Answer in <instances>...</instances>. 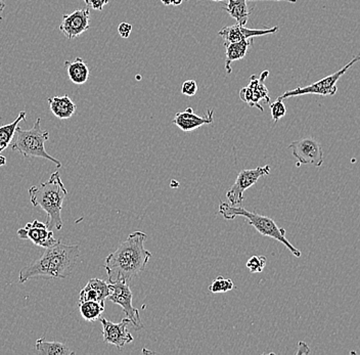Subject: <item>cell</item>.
Masks as SVG:
<instances>
[{
  "mask_svg": "<svg viewBox=\"0 0 360 355\" xmlns=\"http://www.w3.org/2000/svg\"><path fill=\"white\" fill-rule=\"evenodd\" d=\"M80 256L79 246L66 245L58 239L54 245L45 248L41 257L19 271V282L24 284L36 276L68 278L75 271Z\"/></svg>",
  "mask_w": 360,
  "mask_h": 355,
  "instance_id": "1",
  "label": "cell"
},
{
  "mask_svg": "<svg viewBox=\"0 0 360 355\" xmlns=\"http://www.w3.org/2000/svg\"><path fill=\"white\" fill-rule=\"evenodd\" d=\"M147 234L132 232L116 251L106 258L105 269L108 282L123 280L129 283L134 276L145 271L152 253L145 248Z\"/></svg>",
  "mask_w": 360,
  "mask_h": 355,
  "instance_id": "2",
  "label": "cell"
},
{
  "mask_svg": "<svg viewBox=\"0 0 360 355\" xmlns=\"http://www.w3.org/2000/svg\"><path fill=\"white\" fill-rule=\"evenodd\" d=\"M28 193L32 205L34 207H41L47 212L45 223L49 230H62L63 219L60 212L68 191L63 184L58 171L54 172L47 182L30 187Z\"/></svg>",
  "mask_w": 360,
  "mask_h": 355,
  "instance_id": "3",
  "label": "cell"
},
{
  "mask_svg": "<svg viewBox=\"0 0 360 355\" xmlns=\"http://www.w3.org/2000/svg\"><path fill=\"white\" fill-rule=\"evenodd\" d=\"M219 213L227 220H234L238 216L244 217L247 219L248 223L254 226L262 236L272 237L275 241L281 242L290 250L291 253L297 258H300L301 255H302L301 251L295 248L286 237L285 228H279L275 220L270 219V217L263 216V215H259L255 212H250L240 205L233 206V205L224 203V202L219 205Z\"/></svg>",
  "mask_w": 360,
  "mask_h": 355,
  "instance_id": "4",
  "label": "cell"
},
{
  "mask_svg": "<svg viewBox=\"0 0 360 355\" xmlns=\"http://www.w3.org/2000/svg\"><path fill=\"white\" fill-rule=\"evenodd\" d=\"M16 141L13 143L12 150L18 152L24 158H42L51 161L58 168L62 167V163L54 158L45 150V143L49 137V132L41 129V119L37 118L33 127L29 130L17 127Z\"/></svg>",
  "mask_w": 360,
  "mask_h": 355,
  "instance_id": "5",
  "label": "cell"
},
{
  "mask_svg": "<svg viewBox=\"0 0 360 355\" xmlns=\"http://www.w3.org/2000/svg\"><path fill=\"white\" fill-rule=\"evenodd\" d=\"M360 61V56H354L346 66L343 67L339 71L336 73L332 74V75L327 76V77L322 78L320 81L316 82L308 85L305 87H297V88L293 89V90L286 91L284 95H281L279 99L287 100L288 97H300V95H335L337 93L338 87L337 82L339 81L340 78L348 71L353 65L357 64Z\"/></svg>",
  "mask_w": 360,
  "mask_h": 355,
  "instance_id": "6",
  "label": "cell"
},
{
  "mask_svg": "<svg viewBox=\"0 0 360 355\" xmlns=\"http://www.w3.org/2000/svg\"><path fill=\"white\" fill-rule=\"evenodd\" d=\"M108 287H110V294H108V299L113 303L122 307L123 311L131 322V324H133L136 329L144 328V324L140 319V310L132 304L133 296H132L128 282L123 280L108 282Z\"/></svg>",
  "mask_w": 360,
  "mask_h": 355,
  "instance_id": "7",
  "label": "cell"
},
{
  "mask_svg": "<svg viewBox=\"0 0 360 355\" xmlns=\"http://www.w3.org/2000/svg\"><path fill=\"white\" fill-rule=\"evenodd\" d=\"M270 166L266 165L264 167H256L253 169H246L240 171L238 174L236 182L231 186V189L227 191V198L229 203L233 206L242 205L244 201V193L247 189H250L256 182L259 180L260 178L264 175H270Z\"/></svg>",
  "mask_w": 360,
  "mask_h": 355,
  "instance_id": "8",
  "label": "cell"
},
{
  "mask_svg": "<svg viewBox=\"0 0 360 355\" xmlns=\"http://www.w3.org/2000/svg\"><path fill=\"white\" fill-rule=\"evenodd\" d=\"M288 149L292 150L293 156L298 161V167L307 164L320 167L324 164V151L322 145L312 137L293 141L288 145Z\"/></svg>",
  "mask_w": 360,
  "mask_h": 355,
  "instance_id": "9",
  "label": "cell"
},
{
  "mask_svg": "<svg viewBox=\"0 0 360 355\" xmlns=\"http://www.w3.org/2000/svg\"><path fill=\"white\" fill-rule=\"evenodd\" d=\"M268 75H270V71L262 72L259 78L256 77L255 75L251 76L250 84L240 91V97L243 102L252 108L259 109L261 112L264 110L260 102L263 101L265 104H270V95L265 86V79Z\"/></svg>",
  "mask_w": 360,
  "mask_h": 355,
  "instance_id": "10",
  "label": "cell"
},
{
  "mask_svg": "<svg viewBox=\"0 0 360 355\" xmlns=\"http://www.w3.org/2000/svg\"><path fill=\"white\" fill-rule=\"evenodd\" d=\"M99 320L103 326V337L106 343L122 349L125 345L133 342V336L127 331L128 324H131L128 317L123 319L120 322H113L107 319Z\"/></svg>",
  "mask_w": 360,
  "mask_h": 355,
  "instance_id": "11",
  "label": "cell"
},
{
  "mask_svg": "<svg viewBox=\"0 0 360 355\" xmlns=\"http://www.w3.org/2000/svg\"><path fill=\"white\" fill-rule=\"evenodd\" d=\"M90 10L88 8L75 10L70 15H64L60 26V32L68 39L77 38L90 29Z\"/></svg>",
  "mask_w": 360,
  "mask_h": 355,
  "instance_id": "12",
  "label": "cell"
},
{
  "mask_svg": "<svg viewBox=\"0 0 360 355\" xmlns=\"http://www.w3.org/2000/svg\"><path fill=\"white\" fill-rule=\"evenodd\" d=\"M17 235L21 239H30L36 246L49 248L58 242L54 239L53 230H49L47 223L34 220L26 224L25 228H19Z\"/></svg>",
  "mask_w": 360,
  "mask_h": 355,
  "instance_id": "13",
  "label": "cell"
},
{
  "mask_svg": "<svg viewBox=\"0 0 360 355\" xmlns=\"http://www.w3.org/2000/svg\"><path fill=\"white\" fill-rule=\"evenodd\" d=\"M279 31V27L275 26L268 29H248L246 26L236 24L233 26H227L219 31V36L224 39V45L227 43L240 42L245 39H251L254 37L264 36V35L275 34Z\"/></svg>",
  "mask_w": 360,
  "mask_h": 355,
  "instance_id": "14",
  "label": "cell"
},
{
  "mask_svg": "<svg viewBox=\"0 0 360 355\" xmlns=\"http://www.w3.org/2000/svg\"><path fill=\"white\" fill-rule=\"evenodd\" d=\"M214 111L209 109L204 116L195 114L192 108H188L183 112L177 113L173 119V124L184 132H193L198 129L203 125H209L213 123Z\"/></svg>",
  "mask_w": 360,
  "mask_h": 355,
  "instance_id": "15",
  "label": "cell"
},
{
  "mask_svg": "<svg viewBox=\"0 0 360 355\" xmlns=\"http://www.w3.org/2000/svg\"><path fill=\"white\" fill-rule=\"evenodd\" d=\"M110 294L108 283L99 278H91L85 287L80 292V301H97L105 305Z\"/></svg>",
  "mask_w": 360,
  "mask_h": 355,
  "instance_id": "16",
  "label": "cell"
},
{
  "mask_svg": "<svg viewBox=\"0 0 360 355\" xmlns=\"http://www.w3.org/2000/svg\"><path fill=\"white\" fill-rule=\"evenodd\" d=\"M49 104L54 116L60 120L70 119L75 114L77 109L75 102L68 95L51 97L49 99Z\"/></svg>",
  "mask_w": 360,
  "mask_h": 355,
  "instance_id": "17",
  "label": "cell"
},
{
  "mask_svg": "<svg viewBox=\"0 0 360 355\" xmlns=\"http://www.w3.org/2000/svg\"><path fill=\"white\" fill-rule=\"evenodd\" d=\"M253 45V39H245L240 42L227 43L224 45L227 49V58H225V70L227 74H231V64L234 61L242 60L246 56L249 47Z\"/></svg>",
  "mask_w": 360,
  "mask_h": 355,
  "instance_id": "18",
  "label": "cell"
},
{
  "mask_svg": "<svg viewBox=\"0 0 360 355\" xmlns=\"http://www.w3.org/2000/svg\"><path fill=\"white\" fill-rule=\"evenodd\" d=\"M65 67H66L69 79L74 84L83 85L88 82V78H90V70L81 58H76L73 62L66 61L65 62Z\"/></svg>",
  "mask_w": 360,
  "mask_h": 355,
  "instance_id": "19",
  "label": "cell"
},
{
  "mask_svg": "<svg viewBox=\"0 0 360 355\" xmlns=\"http://www.w3.org/2000/svg\"><path fill=\"white\" fill-rule=\"evenodd\" d=\"M223 10L227 13L236 21V24L246 26L250 17L247 0H227V3L222 8Z\"/></svg>",
  "mask_w": 360,
  "mask_h": 355,
  "instance_id": "20",
  "label": "cell"
},
{
  "mask_svg": "<svg viewBox=\"0 0 360 355\" xmlns=\"http://www.w3.org/2000/svg\"><path fill=\"white\" fill-rule=\"evenodd\" d=\"M35 348L38 354L45 355H72L74 352L70 350L68 345L60 342H49L44 337L36 341Z\"/></svg>",
  "mask_w": 360,
  "mask_h": 355,
  "instance_id": "21",
  "label": "cell"
},
{
  "mask_svg": "<svg viewBox=\"0 0 360 355\" xmlns=\"http://www.w3.org/2000/svg\"><path fill=\"white\" fill-rule=\"evenodd\" d=\"M26 116H27V113L22 111L13 123L0 126V152L4 151L12 143L13 139L16 136V130L19 122L26 120Z\"/></svg>",
  "mask_w": 360,
  "mask_h": 355,
  "instance_id": "22",
  "label": "cell"
},
{
  "mask_svg": "<svg viewBox=\"0 0 360 355\" xmlns=\"http://www.w3.org/2000/svg\"><path fill=\"white\" fill-rule=\"evenodd\" d=\"M79 310L85 321H99L105 311V305L97 301L79 302Z\"/></svg>",
  "mask_w": 360,
  "mask_h": 355,
  "instance_id": "23",
  "label": "cell"
},
{
  "mask_svg": "<svg viewBox=\"0 0 360 355\" xmlns=\"http://www.w3.org/2000/svg\"><path fill=\"white\" fill-rule=\"evenodd\" d=\"M234 287V282L231 278H225L222 276H218L210 285L209 291L214 294L227 293V292L231 291Z\"/></svg>",
  "mask_w": 360,
  "mask_h": 355,
  "instance_id": "24",
  "label": "cell"
},
{
  "mask_svg": "<svg viewBox=\"0 0 360 355\" xmlns=\"http://www.w3.org/2000/svg\"><path fill=\"white\" fill-rule=\"evenodd\" d=\"M268 259L265 256H252L247 261V269L252 274H260L265 269Z\"/></svg>",
  "mask_w": 360,
  "mask_h": 355,
  "instance_id": "25",
  "label": "cell"
},
{
  "mask_svg": "<svg viewBox=\"0 0 360 355\" xmlns=\"http://www.w3.org/2000/svg\"><path fill=\"white\" fill-rule=\"evenodd\" d=\"M270 113L271 117H272V120L275 123L286 116V114H287V108H286V104H284L283 100L277 97V101L270 104Z\"/></svg>",
  "mask_w": 360,
  "mask_h": 355,
  "instance_id": "26",
  "label": "cell"
},
{
  "mask_svg": "<svg viewBox=\"0 0 360 355\" xmlns=\"http://www.w3.org/2000/svg\"><path fill=\"white\" fill-rule=\"evenodd\" d=\"M198 84L195 80H186L181 85V93L186 97H194L198 93Z\"/></svg>",
  "mask_w": 360,
  "mask_h": 355,
  "instance_id": "27",
  "label": "cell"
},
{
  "mask_svg": "<svg viewBox=\"0 0 360 355\" xmlns=\"http://www.w3.org/2000/svg\"><path fill=\"white\" fill-rule=\"evenodd\" d=\"M84 2H85L88 8L101 12V10H104V8L108 4L110 0H84Z\"/></svg>",
  "mask_w": 360,
  "mask_h": 355,
  "instance_id": "28",
  "label": "cell"
},
{
  "mask_svg": "<svg viewBox=\"0 0 360 355\" xmlns=\"http://www.w3.org/2000/svg\"><path fill=\"white\" fill-rule=\"evenodd\" d=\"M132 25L128 23H121L118 27V32L122 38H128L132 32Z\"/></svg>",
  "mask_w": 360,
  "mask_h": 355,
  "instance_id": "29",
  "label": "cell"
},
{
  "mask_svg": "<svg viewBox=\"0 0 360 355\" xmlns=\"http://www.w3.org/2000/svg\"><path fill=\"white\" fill-rule=\"evenodd\" d=\"M299 348L298 352H297V354H310V349L309 347H308V345L306 343H304V342H299L298 344Z\"/></svg>",
  "mask_w": 360,
  "mask_h": 355,
  "instance_id": "30",
  "label": "cell"
},
{
  "mask_svg": "<svg viewBox=\"0 0 360 355\" xmlns=\"http://www.w3.org/2000/svg\"><path fill=\"white\" fill-rule=\"evenodd\" d=\"M213 1H223V0H213ZM253 1H256V0H253ZM270 1H287L290 2V3H296L297 0H270Z\"/></svg>",
  "mask_w": 360,
  "mask_h": 355,
  "instance_id": "31",
  "label": "cell"
},
{
  "mask_svg": "<svg viewBox=\"0 0 360 355\" xmlns=\"http://www.w3.org/2000/svg\"><path fill=\"white\" fill-rule=\"evenodd\" d=\"M4 8H6V3H4L3 0H0V21L2 19L1 14Z\"/></svg>",
  "mask_w": 360,
  "mask_h": 355,
  "instance_id": "32",
  "label": "cell"
},
{
  "mask_svg": "<svg viewBox=\"0 0 360 355\" xmlns=\"http://www.w3.org/2000/svg\"><path fill=\"white\" fill-rule=\"evenodd\" d=\"M182 1H183V0H172V1H171V6H179L182 3Z\"/></svg>",
  "mask_w": 360,
  "mask_h": 355,
  "instance_id": "33",
  "label": "cell"
},
{
  "mask_svg": "<svg viewBox=\"0 0 360 355\" xmlns=\"http://www.w3.org/2000/svg\"><path fill=\"white\" fill-rule=\"evenodd\" d=\"M6 164V157L0 156V167L4 166Z\"/></svg>",
  "mask_w": 360,
  "mask_h": 355,
  "instance_id": "34",
  "label": "cell"
}]
</instances>
